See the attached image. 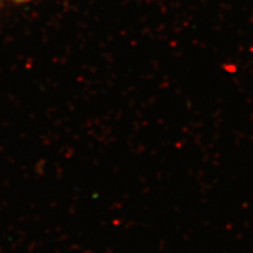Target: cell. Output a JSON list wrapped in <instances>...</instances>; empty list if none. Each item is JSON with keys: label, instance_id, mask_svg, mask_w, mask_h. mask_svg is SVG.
I'll return each mask as SVG.
<instances>
[{"label": "cell", "instance_id": "1", "mask_svg": "<svg viewBox=\"0 0 253 253\" xmlns=\"http://www.w3.org/2000/svg\"><path fill=\"white\" fill-rule=\"evenodd\" d=\"M14 1H18V2H22V1H27V0H14Z\"/></svg>", "mask_w": 253, "mask_h": 253}]
</instances>
